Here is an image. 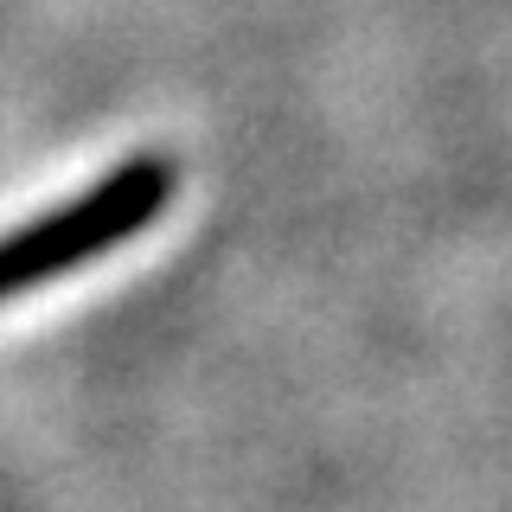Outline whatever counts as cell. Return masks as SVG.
Here are the masks:
<instances>
[{
    "mask_svg": "<svg viewBox=\"0 0 512 512\" xmlns=\"http://www.w3.org/2000/svg\"><path fill=\"white\" fill-rule=\"evenodd\" d=\"M173 205V167L160 154H135L116 173H103L96 186H84L71 205L20 224V231L0 237V301L45 288L71 269L96 263L103 250L141 237L148 224Z\"/></svg>",
    "mask_w": 512,
    "mask_h": 512,
    "instance_id": "cell-1",
    "label": "cell"
}]
</instances>
